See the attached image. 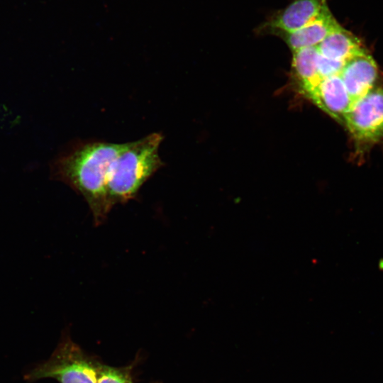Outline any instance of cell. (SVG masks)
<instances>
[{
  "instance_id": "cell-1",
  "label": "cell",
  "mask_w": 383,
  "mask_h": 383,
  "mask_svg": "<svg viewBox=\"0 0 383 383\" xmlns=\"http://www.w3.org/2000/svg\"><path fill=\"white\" fill-rule=\"evenodd\" d=\"M126 143L79 141L60 154L50 166L51 177L83 196L94 223L101 224L111 209L106 182L109 168Z\"/></svg>"
},
{
  "instance_id": "cell-2",
  "label": "cell",
  "mask_w": 383,
  "mask_h": 383,
  "mask_svg": "<svg viewBox=\"0 0 383 383\" xmlns=\"http://www.w3.org/2000/svg\"><path fill=\"white\" fill-rule=\"evenodd\" d=\"M162 140L161 133H153L126 143L107 173L106 187L111 208L135 198L143 184L165 165L158 152Z\"/></svg>"
},
{
  "instance_id": "cell-3",
  "label": "cell",
  "mask_w": 383,
  "mask_h": 383,
  "mask_svg": "<svg viewBox=\"0 0 383 383\" xmlns=\"http://www.w3.org/2000/svg\"><path fill=\"white\" fill-rule=\"evenodd\" d=\"M101 364L64 333L50 357L29 370L24 379L30 383L45 378L59 383H96Z\"/></svg>"
},
{
  "instance_id": "cell-4",
  "label": "cell",
  "mask_w": 383,
  "mask_h": 383,
  "mask_svg": "<svg viewBox=\"0 0 383 383\" xmlns=\"http://www.w3.org/2000/svg\"><path fill=\"white\" fill-rule=\"evenodd\" d=\"M343 124L351 135L357 153H364L383 139V89L374 87L353 101Z\"/></svg>"
},
{
  "instance_id": "cell-5",
  "label": "cell",
  "mask_w": 383,
  "mask_h": 383,
  "mask_svg": "<svg viewBox=\"0 0 383 383\" xmlns=\"http://www.w3.org/2000/svg\"><path fill=\"white\" fill-rule=\"evenodd\" d=\"M328 8L326 0H292L284 9L271 15L260 29L277 35L292 33L314 20Z\"/></svg>"
},
{
  "instance_id": "cell-6",
  "label": "cell",
  "mask_w": 383,
  "mask_h": 383,
  "mask_svg": "<svg viewBox=\"0 0 383 383\" xmlns=\"http://www.w3.org/2000/svg\"><path fill=\"white\" fill-rule=\"evenodd\" d=\"M377 76V63L368 52L348 60L340 74L353 101L365 96L374 87Z\"/></svg>"
},
{
  "instance_id": "cell-7",
  "label": "cell",
  "mask_w": 383,
  "mask_h": 383,
  "mask_svg": "<svg viewBox=\"0 0 383 383\" xmlns=\"http://www.w3.org/2000/svg\"><path fill=\"white\" fill-rule=\"evenodd\" d=\"M308 99L342 124L353 103L340 74L323 79Z\"/></svg>"
},
{
  "instance_id": "cell-8",
  "label": "cell",
  "mask_w": 383,
  "mask_h": 383,
  "mask_svg": "<svg viewBox=\"0 0 383 383\" xmlns=\"http://www.w3.org/2000/svg\"><path fill=\"white\" fill-rule=\"evenodd\" d=\"M340 25L328 8L302 28L279 36L282 37L291 50L294 52L304 48L317 47Z\"/></svg>"
},
{
  "instance_id": "cell-9",
  "label": "cell",
  "mask_w": 383,
  "mask_h": 383,
  "mask_svg": "<svg viewBox=\"0 0 383 383\" xmlns=\"http://www.w3.org/2000/svg\"><path fill=\"white\" fill-rule=\"evenodd\" d=\"M317 49L323 57L344 62L367 52L359 39L341 25L328 35Z\"/></svg>"
},
{
  "instance_id": "cell-10",
  "label": "cell",
  "mask_w": 383,
  "mask_h": 383,
  "mask_svg": "<svg viewBox=\"0 0 383 383\" xmlns=\"http://www.w3.org/2000/svg\"><path fill=\"white\" fill-rule=\"evenodd\" d=\"M292 53L294 77L302 93L309 98L322 80L318 71L319 52L317 47H311Z\"/></svg>"
},
{
  "instance_id": "cell-11",
  "label": "cell",
  "mask_w": 383,
  "mask_h": 383,
  "mask_svg": "<svg viewBox=\"0 0 383 383\" xmlns=\"http://www.w3.org/2000/svg\"><path fill=\"white\" fill-rule=\"evenodd\" d=\"M96 383H134L132 366L117 367L101 363Z\"/></svg>"
},
{
  "instance_id": "cell-12",
  "label": "cell",
  "mask_w": 383,
  "mask_h": 383,
  "mask_svg": "<svg viewBox=\"0 0 383 383\" xmlns=\"http://www.w3.org/2000/svg\"><path fill=\"white\" fill-rule=\"evenodd\" d=\"M345 62L327 58L319 53L318 71L323 79L339 75Z\"/></svg>"
}]
</instances>
